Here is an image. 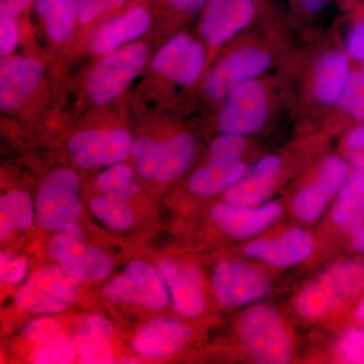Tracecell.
<instances>
[{
    "mask_svg": "<svg viewBox=\"0 0 364 364\" xmlns=\"http://www.w3.org/2000/svg\"><path fill=\"white\" fill-rule=\"evenodd\" d=\"M315 249L313 237L294 228L272 238L249 242L244 248L248 257L275 267H291L311 257Z\"/></svg>",
    "mask_w": 364,
    "mask_h": 364,
    "instance_id": "e0dca14e",
    "label": "cell"
},
{
    "mask_svg": "<svg viewBox=\"0 0 364 364\" xmlns=\"http://www.w3.org/2000/svg\"><path fill=\"white\" fill-rule=\"evenodd\" d=\"M356 317L360 318V320H364V296L359 301L358 309H356Z\"/></svg>",
    "mask_w": 364,
    "mask_h": 364,
    "instance_id": "bcb514c9",
    "label": "cell"
},
{
    "mask_svg": "<svg viewBox=\"0 0 364 364\" xmlns=\"http://www.w3.org/2000/svg\"><path fill=\"white\" fill-rule=\"evenodd\" d=\"M43 67L36 60L9 57L0 64V107L14 111L25 104L39 85Z\"/></svg>",
    "mask_w": 364,
    "mask_h": 364,
    "instance_id": "ffe728a7",
    "label": "cell"
},
{
    "mask_svg": "<svg viewBox=\"0 0 364 364\" xmlns=\"http://www.w3.org/2000/svg\"><path fill=\"white\" fill-rule=\"evenodd\" d=\"M176 9L186 13H196L205 9L208 0H170Z\"/></svg>",
    "mask_w": 364,
    "mask_h": 364,
    "instance_id": "7bdbcfd3",
    "label": "cell"
},
{
    "mask_svg": "<svg viewBox=\"0 0 364 364\" xmlns=\"http://www.w3.org/2000/svg\"><path fill=\"white\" fill-rule=\"evenodd\" d=\"M76 346L70 339L59 334L44 343L37 345L32 363L37 364L72 363L76 358Z\"/></svg>",
    "mask_w": 364,
    "mask_h": 364,
    "instance_id": "4dcf8cb0",
    "label": "cell"
},
{
    "mask_svg": "<svg viewBox=\"0 0 364 364\" xmlns=\"http://www.w3.org/2000/svg\"><path fill=\"white\" fill-rule=\"evenodd\" d=\"M149 57L148 48L136 43L107 54L90 72L88 95L95 105L112 102L142 70Z\"/></svg>",
    "mask_w": 364,
    "mask_h": 364,
    "instance_id": "5b68a950",
    "label": "cell"
},
{
    "mask_svg": "<svg viewBox=\"0 0 364 364\" xmlns=\"http://www.w3.org/2000/svg\"><path fill=\"white\" fill-rule=\"evenodd\" d=\"M18 43V30L13 18L0 16V55L6 57Z\"/></svg>",
    "mask_w": 364,
    "mask_h": 364,
    "instance_id": "74e56055",
    "label": "cell"
},
{
    "mask_svg": "<svg viewBox=\"0 0 364 364\" xmlns=\"http://www.w3.org/2000/svg\"><path fill=\"white\" fill-rule=\"evenodd\" d=\"M334 355L338 363L364 364V330L352 328L345 331L335 344Z\"/></svg>",
    "mask_w": 364,
    "mask_h": 364,
    "instance_id": "d6a6232c",
    "label": "cell"
},
{
    "mask_svg": "<svg viewBox=\"0 0 364 364\" xmlns=\"http://www.w3.org/2000/svg\"><path fill=\"white\" fill-rule=\"evenodd\" d=\"M332 219L344 233L353 235L364 224V174L354 172L340 189Z\"/></svg>",
    "mask_w": 364,
    "mask_h": 364,
    "instance_id": "d4e9b609",
    "label": "cell"
},
{
    "mask_svg": "<svg viewBox=\"0 0 364 364\" xmlns=\"http://www.w3.org/2000/svg\"><path fill=\"white\" fill-rule=\"evenodd\" d=\"M363 69H364V61H363Z\"/></svg>",
    "mask_w": 364,
    "mask_h": 364,
    "instance_id": "7dc6e473",
    "label": "cell"
},
{
    "mask_svg": "<svg viewBox=\"0 0 364 364\" xmlns=\"http://www.w3.org/2000/svg\"><path fill=\"white\" fill-rule=\"evenodd\" d=\"M239 336L248 355L261 364L289 363L291 338L279 313L267 305L249 308L239 321Z\"/></svg>",
    "mask_w": 364,
    "mask_h": 364,
    "instance_id": "7a4b0ae2",
    "label": "cell"
},
{
    "mask_svg": "<svg viewBox=\"0 0 364 364\" xmlns=\"http://www.w3.org/2000/svg\"><path fill=\"white\" fill-rule=\"evenodd\" d=\"M128 0H77V20L88 23L107 11L124 6Z\"/></svg>",
    "mask_w": 364,
    "mask_h": 364,
    "instance_id": "e575fe53",
    "label": "cell"
},
{
    "mask_svg": "<svg viewBox=\"0 0 364 364\" xmlns=\"http://www.w3.org/2000/svg\"><path fill=\"white\" fill-rule=\"evenodd\" d=\"M255 0H208L200 32L210 46L225 44L253 21Z\"/></svg>",
    "mask_w": 364,
    "mask_h": 364,
    "instance_id": "9a60e30c",
    "label": "cell"
},
{
    "mask_svg": "<svg viewBox=\"0 0 364 364\" xmlns=\"http://www.w3.org/2000/svg\"><path fill=\"white\" fill-rule=\"evenodd\" d=\"M150 14L142 7H136L98 28L90 39V48L95 54H109L124 43L140 37L149 28Z\"/></svg>",
    "mask_w": 364,
    "mask_h": 364,
    "instance_id": "7402d4cb",
    "label": "cell"
},
{
    "mask_svg": "<svg viewBox=\"0 0 364 364\" xmlns=\"http://www.w3.org/2000/svg\"><path fill=\"white\" fill-rule=\"evenodd\" d=\"M247 146L245 136L224 133L210 145V160L218 162L239 161Z\"/></svg>",
    "mask_w": 364,
    "mask_h": 364,
    "instance_id": "836d02e7",
    "label": "cell"
},
{
    "mask_svg": "<svg viewBox=\"0 0 364 364\" xmlns=\"http://www.w3.org/2000/svg\"><path fill=\"white\" fill-rule=\"evenodd\" d=\"M33 1V0H0V16L16 18Z\"/></svg>",
    "mask_w": 364,
    "mask_h": 364,
    "instance_id": "ab89813d",
    "label": "cell"
},
{
    "mask_svg": "<svg viewBox=\"0 0 364 364\" xmlns=\"http://www.w3.org/2000/svg\"><path fill=\"white\" fill-rule=\"evenodd\" d=\"M272 65V57L256 47L242 48L220 62L208 73L203 92L208 100L219 102L239 85L255 79Z\"/></svg>",
    "mask_w": 364,
    "mask_h": 364,
    "instance_id": "8fae6325",
    "label": "cell"
},
{
    "mask_svg": "<svg viewBox=\"0 0 364 364\" xmlns=\"http://www.w3.org/2000/svg\"><path fill=\"white\" fill-rule=\"evenodd\" d=\"M299 9L309 16H318L328 9L332 0H296Z\"/></svg>",
    "mask_w": 364,
    "mask_h": 364,
    "instance_id": "b9f144b4",
    "label": "cell"
},
{
    "mask_svg": "<svg viewBox=\"0 0 364 364\" xmlns=\"http://www.w3.org/2000/svg\"><path fill=\"white\" fill-rule=\"evenodd\" d=\"M347 51L352 58L364 61V14L349 33Z\"/></svg>",
    "mask_w": 364,
    "mask_h": 364,
    "instance_id": "f35d334b",
    "label": "cell"
},
{
    "mask_svg": "<svg viewBox=\"0 0 364 364\" xmlns=\"http://www.w3.org/2000/svg\"><path fill=\"white\" fill-rule=\"evenodd\" d=\"M195 152V140L188 134H178L156 142L139 138L132 147V156L141 176L157 182H168L188 168Z\"/></svg>",
    "mask_w": 364,
    "mask_h": 364,
    "instance_id": "277c9868",
    "label": "cell"
},
{
    "mask_svg": "<svg viewBox=\"0 0 364 364\" xmlns=\"http://www.w3.org/2000/svg\"><path fill=\"white\" fill-rule=\"evenodd\" d=\"M364 287V263H336L306 284L296 296L294 306L301 317L318 318L351 301Z\"/></svg>",
    "mask_w": 364,
    "mask_h": 364,
    "instance_id": "6da1fadb",
    "label": "cell"
},
{
    "mask_svg": "<svg viewBox=\"0 0 364 364\" xmlns=\"http://www.w3.org/2000/svg\"><path fill=\"white\" fill-rule=\"evenodd\" d=\"M97 186L105 193H109L126 198H130L136 191L133 170L122 163L112 165L102 172L97 179Z\"/></svg>",
    "mask_w": 364,
    "mask_h": 364,
    "instance_id": "f546056e",
    "label": "cell"
},
{
    "mask_svg": "<svg viewBox=\"0 0 364 364\" xmlns=\"http://www.w3.org/2000/svg\"><path fill=\"white\" fill-rule=\"evenodd\" d=\"M90 208L98 221L114 231H128L135 223L130 207L119 196L109 193L98 196L91 200Z\"/></svg>",
    "mask_w": 364,
    "mask_h": 364,
    "instance_id": "f1b7e54d",
    "label": "cell"
},
{
    "mask_svg": "<svg viewBox=\"0 0 364 364\" xmlns=\"http://www.w3.org/2000/svg\"><path fill=\"white\" fill-rule=\"evenodd\" d=\"M33 203L23 191H14L0 200V237L6 238L14 230L23 231L32 226Z\"/></svg>",
    "mask_w": 364,
    "mask_h": 364,
    "instance_id": "83f0119b",
    "label": "cell"
},
{
    "mask_svg": "<svg viewBox=\"0 0 364 364\" xmlns=\"http://www.w3.org/2000/svg\"><path fill=\"white\" fill-rule=\"evenodd\" d=\"M338 104L356 121L364 122V69L350 74Z\"/></svg>",
    "mask_w": 364,
    "mask_h": 364,
    "instance_id": "1f68e13d",
    "label": "cell"
},
{
    "mask_svg": "<svg viewBox=\"0 0 364 364\" xmlns=\"http://www.w3.org/2000/svg\"><path fill=\"white\" fill-rule=\"evenodd\" d=\"M205 65V52L200 43L186 35L169 41L153 59L155 72L181 86L196 82Z\"/></svg>",
    "mask_w": 364,
    "mask_h": 364,
    "instance_id": "5bb4252c",
    "label": "cell"
},
{
    "mask_svg": "<svg viewBox=\"0 0 364 364\" xmlns=\"http://www.w3.org/2000/svg\"><path fill=\"white\" fill-rule=\"evenodd\" d=\"M345 145L352 154H363L364 153V126L354 129L346 136Z\"/></svg>",
    "mask_w": 364,
    "mask_h": 364,
    "instance_id": "60d3db41",
    "label": "cell"
},
{
    "mask_svg": "<svg viewBox=\"0 0 364 364\" xmlns=\"http://www.w3.org/2000/svg\"><path fill=\"white\" fill-rule=\"evenodd\" d=\"M349 62L346 53L332 50L318 60L313 78V95L318 104L338 102L348 81Z\"/></svg>",
    "mask_w": 364,
    "mask_h": 364,
    "instance_id": "603a6c76",
    "label": "cell"
},
{
    "mask_svg": "<svg viewBox=\"0 0 364 364\" xmlns=\"http://www.w3.org/2000/svg\"><path fill=\"white\" fill-rule=\"evenodd\" d=\"M351 166L354 172L364 174V153L363 154L353 155L351 160Z\"/></svg>",
    "mask_w": 364,
    "mask_h": 364,
    "instance_id": "f6af8a7d",
    "label": "cell"
},
{
    "mask_svg": "<svg viewBox=\"0 0 364 364\" xmlns=\"http://www.w3.org/2000/svg\"><path fill=\"white\" fill-rule=\"evenodd\" d=\"M353 239H352V245L353 248L359 253L364 254V227L358 230L355 234L352 235Z\"/></svg>",
    "mask_w": 364,
    "mask_h": 364,
    "instance_id": "ee69618b",
    "label": "cell"
},
{
    "mask_svg": "<svg viewBox=\"0 0 364 364\" xmlns=\"http://www.w3.org/2000/svg\"><path fill=\"white\" fill-rule=\"evenodd\" d=\"M348 176V165L339 156L327 158L315 181L299 191L293 203L294 215L299 221L314 223L320 219L326 208Z\"/></svg>",
    "mask_w": 364,
    "mask_h": 364,
    "instance_id": "4fadbf2b",
    "label": "cell"
},
{
    "mask_svg": "<svg viewBox=\"0 0 364 364\" xmlns=\"http://www.w3.org/2000/svg\"><path fill=\"white\" fill-rule=\"evenodd\" d=\"M157 269L166 284L174 309L186 318H196L205 309L200 270L191 264L163 260Z\"/></svg>",
    "mask_w": 364,
    "mask_h": 364,
    "instance_id": "ac0fdd59",
    "label": "cell"
},
{
    "mask_svg": "<svg viewBox=\"0 0 364 364\" xmlns=\"http://www.w3.org/2000/svg\"><path fill=\"white\" fill-rule=\"evenodd\" d=\"M82 213L80 184L75 172L59 168L41 183L36 198V220L47 231H66L76 226Z\"/></svg>",
    "mask_w": 364,
    "mask_h": 364,
    "instance_id": "3957f363",
    "label": "cell"
},
{
    "mask_svg": "<svg viewBox=\"0 0 364 364\" xmlns=\"http://www.w3.org/2000/svg\"><path fill=\"white\" fill-rule=\"evenodd\" d=\"M282 160L277 155L260 158L252 170L224 191L225 202L242 207H258L272 195Z\"/></svg>",
    "mask_w": 364,
    "mask_h": 364,
    "instance_id": "44dd1931",
    "label": "cell"
},
{
    "mask_svg": "<svg viewBox=\"0 0 364 364\" xmlns=\"http://www.w3.org/2000/svg\"><path fill=\"white\" fill-rule=\"evenodd\" d=\"M212 284L215 298L228 308H240L257 303L272 289L264 273L237 260H223L218 263L213 273Z\"/></svg>",
    "mask_w": 364,
    "mask_h": 364,
    "instance_id": "9c48e42d",
    "label": "cell"
},
{
    "mask_svg": "<svg viewBox=\"0 0 364 364\" xmlns=\"http://www.w3.org/2000/svg\"><path fill=\"white\" fill-rule=\"evenodd\" d=\"M23 334L28 341L37 346V345L44 343L48 340L61 334V328L58 323L55 322L52 318H38L26 326Z\"/></svg>",
    "mask_w": 364,
    "mask_h": 364,
    "instance_id": "d590c367",
    "label": "cell"
},
{
    "mask_svg": "<svg viewBox=\"0 0 364 364\" xmlns=\"http://www.w3.org/2000/svg\"><path fill=\"white\" fill-rule=\"evenodd\" d=\"M25 258L13 255H1V282L2 284H16L25 277L26 272Z\"/></svg>",
    "mask_w": 364,
    "mask_h": 364,
    "instance_id": "8d00e7d4",
    "label": "cell"
},
{
    "mask_svg": "<svg viewBox=\"0 0 364 364\" xmlns=\"http://www.w3.org/2000/svg\"><path fill=\"white\" fill-rule=\"evenodd\" d=\"M193 331L179 321L155 318L141 328L133 341L136 353L145 358H169L191 341Z\"/></svg>",
    "mask_w": 364,
    "mask_h": 364,
    "instance_id": "d6986e66",
    "label": "cell"
},
{
    "mask_svg": "<svg viewBox=\"0 0 364 364\" xmlns=\"http://www.w3.org/2000/svg\"><path fill=\"white\" fill-rule=\"evenodd\" d=\"M245 163L208 162L196 170L189 179V189L193 195L208 198L227 191L246 174Z\"/></svg>",
    "mask_w": 364,
    "mask_h": 364,
    "instance_id": "484cf974",
    "label": "cell"
},
{
    "mask_svg": "<svg viewBox=\"0 0 364 364\" xmlns=\"http://www.w3.org/2000/svg\"><path fill=\"white\" fill-rule=\"evenodd\" d=\"M48 251L59 267L80 282H100L111 274V257L100 248L87 245L77 225L59 232L50 241Z\"/></svg>",
    "mask_w": 364,
    "mask_h": 364,
    "instance_id": "52a82bcc",
    "label": "cell"
},
{
    "mask_svg": "<svg viewBox=\"0 0 364 364\" xmlns=\"http://www.w3.org/2000/svg\"><path fill=\"white\" fill-rule=\"evenodd\" d=\"M282 207L275 202L258 207H242L227 202L218 203L212 208L213 221L228 236L247 239L272 226L282 215Z\"/></svg>",
    "mask_w": 364,
    "mask_h": 364,
    "instance_id": "2e32d148",
    "label": "cell"
},
{
    "mask_svg": "<svg viewBox=\"0 0 364 364\" xmlns=\"http://www.w3.org/2000/svg\"><path fill=\"white\" fill-rule=\"evenodd\" d=\"M267 116V90L262 83L252 79L227 95L218 124L223 133L252 135L263 128Z\"/></svg>",
    "mask_w": 364,
    "mask_h": 364,
    "instance_id": "30bf717a",
    "label": "cell"
},
{
    "mask_svg": "<svg viewBox=\"0 0 364 364\" xmlns=\"http://www.w3.org/2000/svg\"><path fill=\"white\" fill-rule=\"evenodd\" d=\"M130 134L121 129L79 132L68 143L72 161L83 169L114 165L132 152Z\"/></svg>",
    "mask_w": 364,
    "mask_h": 364,
    "instance_id": "7c38bea8",
    "label": "cell"
},
{
    "mask_svg": "<svg viewBox=\"0 0 364 364\" xmlns=\"http://www.w3.org/2000/svg\"><path fill=\"white\" fill-rule=\"evenodd\" d=\"M112 325L100 316H88L74 329V344L81 363H111Z\"/></svg>",
    "mask_w": 364,
    "mask_h": 364,
    "instance_id": "cb8c5ba5",
    "label": "cell"
},
{
    "mask_svg": "<svg viewBox=\"0 0 364 364\" xmlns=\"http://www.w3.org/2000/svg\"><path fill=\"white\" fill-rule=\"evenodd\" d=\"M79 282L58 264L42 268L16 293L14 303L28 313L62 312L77 296Z\"/></svg>",
    "mask_w": 364,
    "mask_h": 364,
    "instance_id": "8992f818",
    "label": "cell"
},
{
    "mask_svg": "<svg viewBox=\"0 0 364 364\" xmlns=\"http://www.w3.org/2000/svg\"><path fill=\"white\" fill-rule=\"evenodd\" d=\"M35 6L55 42L64 43L71 37L77 18V0H36Z\"/></svg>",
    "mask_w": 364,
    "mask_h": 364,
    "instance_id": "4316f807",
    "label": "cell"
},
{
    "mask_svg": "<svg viewBox=\"0 0 364 364\" xmlns=\"http://www.w3.org/2000/svg\"><path fill=\"white\" fill-rule=\"evenodd\" d=\"M105 298L112 303L135 304L158 310L168 303V291L157 268L147 261L134 260L105 284Z\"/></svg>",
    "mask_w": 364,
    "mask_h": 364,
    "instance_id": "ba28073f",
    "label": "cell"
}]
</instances>
